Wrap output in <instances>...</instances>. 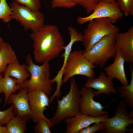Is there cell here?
Wrapping results in <instances>:
<instances>
[{
    "label": "cell",
    "instance_id": "6da1fadb",
    "mask_svg": "<svg viewBox=\"0 0 133 133\" xmlns=\"http://www.w3.org/2000/svg\"><path fill=\"white\" fill-rule=\"evenodd\" d=\"M30 37L33 41L34 57L36 62H49L59 55L65 43L59 29L54 25L47 24L32 32Z\"/></svg>",
    "mask_w": 133,
    "mask_h": 133
},
{
    "label": "cell",
    "instance_id": "7a4b0ae2",
    "mask_svg": "<svg viewBox=\"0 0 133 133\" xmlns=\"http://www.w3.org/2000/svg\"><path fill=\"white\" fill-rule=\"evenodd\" d=\"M70 82L69 92L61 100L57 99L55 113L50 119L54 126L59 124L66 118L74 117L80 113V90L74 76L70 78Z\"/></svg>",
    "mask_w": 133,
    "mask_h": 133
},
{
    "label": "cell",
    "instance_id": "3957f363",
    "mask_svg": "<svg viewBox=\"0 0 133 133\" xmlns=\"http://www.w3.org/2000/svg\"><path fill=\"white\" fill-rule=\"evenodd\" d=\"M26 58V63L31 78L24 82L21 88L26 87L28 92L35 89H39L48 96L50 95L53 88L50 79V66L49 62H45L39 66L34 63L30 54L27 55Z\"/></svg>",
    "mask_w": 133,
    "mask_h": 133
},
{
    "label": "cell",
    "instance_id": "277c9868",
    "mask_svg": "<svg viewBox=\"0 0 133 133\" xmlns=\"http://www.w3.org/2000/svg\"><path fill=\"white\" fill-rule=\"evenodd\" d=\"M119 32V29L116 27L111 34L103 37L89 51H83L84 56L95 66L104 67L109 59L115 56L117 49L115 39Z\"/></svg>",
    "mask_w": 133,
    "mask_h": 133
},
{
    "label": "cell",
    "instance_id": "5b68a950",
    "mask_svg": "<svg viewBox=\"0 0 133 133\" xmlns=\"http://www.w3.org/2000/svg\"><path fill=\"white\" fill-rule=\"evenodd\" d=\"M96 67L84 56L83 51L76 50L71 52L63 71V82L66 83L76 75L85 76L88 78H94L96 74L94 69Z\"/></svg>",
    "mask_w": 133,
    "mask_h": 133
},
{
    "label": "cell",
    "instance_id": "8992f818",
    "mask_svg": "<svg viewBox=\"0 0 133 133\" xmlns=\"http://www.w3.org/2000/svg\"><path fill=\"white\" fill-rule=\"evenodd\" d=\"M11 8L12 14V19L18 22L25 31L35 32L45 25V15L39 11H34L26 6L12 1Z\"/></svg>",
    "mask_w": 133,
    "mask_h": 133
},
{
    "label": "cell",
    "instance_id": "52a82bcc",
    "mask_svg": "<svg viewBox=\"0 0 133 133\" xmlns=\"http://www.w3.org/2000/svg\"><path fill=\"white\" fill-rule=\"evenodd\" d=\"M89 22L84 30L82 41L86 51H89L103 37L111 34L116 28L108 18H96Z\"/></svg>",
    "mask_w": 133,
    "mask_h": 133
},
{
    "label": "cell",
    "instance_id": "ba28073f",
    "mask_svg": "<svg viewBox=\"0 0 133 133\" xmlns=\"http://www.w3.org/2000/svg\"><path fill=\"white\" fill-rule=\"evenodd\" d=\"M126 105L123 100H121L115 111L114 116L102 122L104 129L102 133H133L131 126L133 124V118L128 113Z\"/></svg>",
    "mask_w": 133,
    "mask_h": 133
},
{
    "label": "cell",
    "instance_id": "9c48e42d",
    "mask_svg": "<svg viewBox=\"0 0 133 133\" xmlns=\"http://www.w3.org/2000/svg\"><path fill=\"white\" fill-rule=\"evenodd\" d=\"M93 11L87 17H78L77 20L78 23L82 25L96 18H108L113 23L122 18L123 14L116 1L107 2L99 1Z\"/></svg>",
    "mask_w": 133,
    "mask_h": 133
},
{
    "label": "cell",
    "instance_id": "30bf717a",
    "mask_svg": "<svg viewBox=\"0 0 133 133\" xmlns=\"http://www.w3.org/2000/svg\"><path fill=\"white\" fill-rule=\"evenodd\" d=\"M28 99L31 114V118L33 122L37 123L40 118L45 119L51 127L54 125L50 119L44 115L43 112L49 107L50 99L48 96L39 89H35L28 92Z\"/></svg>",
    "mask_w": 133,
    "mask_h": 133
},
{
    "label": "cell",
    "instance_id": "8fae6325",
    "mask_svg": "<svg viewBox=\"0 0 133 133\" xmlns=\"http://www.w3.org/2000/svg\"><path fill=\"white\" fill-rule=\"evenodd\" d=\"M93 89L85 86L80 90V112L84 114L97 117L108 114V112L103 111L105 108L99 102L95 101L93 98L95 97Z\"/></svg>",
    "mask_w": 133,
    "mask_h": 133
},
{
    "label": "cell",
    "instance_id": "7c38bea8",
    "mask_svg": "<svg viewBox=\"0 0 133 133\" xmlns=\"http://www.w3.org/2000/svg\"><path fill=\"white\" fill-rule=\"evenodd\" d=\"M17 94L12 93L10 95L7 104L13 105V113L27 121L31 118V114L28 99V91L26 87L21 88Z\"/></svg>",
    "mask_w": 133,
    "mask_h": 133
},
{
    "label": "cell",
    "instance_id": "4fadbf2b",
    "mask_svg": "<svg viewBox=\"0 0 133 133\" xmlns=\"http://www.w3.org/2000/svg\"><path fill=\"white\" fill-rule=\"evenodd\" d=\"M108 114L95 117L84 114L79 113L71 118H66L64 120L66 124L65 133H78L82 129L85 128L92 124L99 123L109 118Z\"/></svg>",
    "mask_w": 133,
    "mask_h": 133
},
{
    "label": "cell",
    "instance_id": "5bb4252c",
    "mask_svg": "<svg viewBox=\"0 0 133 133\" xmlns=\"http://www.w3.org/2000/svg\"><path fill=\"white\" fill-rule=\"evenodd\" d=\"M113 79L111 77L106 76L103 72L97 78H88L84 86L96 89L97 91H94L95 97L102 93L109 96L110 93L119 95L114 87Z\"/></svg>",
    "mask_w": 133,
    "mask_h": 133
},
{
    "label": "cell",
    "instance_id": "9a60e30c",
    "mask_svg": "<svg viewBox=\"0 0 133 133\" xmlns=\"http://www.w3.org/2000/svg\"><path fill=\"white\" fill-rule=\"evenodd\" d=\"M116 47L120 51L125 62L133 63V26L127 32L118 33L115 39Z\"/></svg>",
    "mask_w": 133,
    "mask_h": 133
},
{
    "label": "cell",
    "instance_id": "2e32d148",
    "mask_svg": "<svg viewBox=\"0 0 133 133\" xmlns=\"http://www.w3.org/2000/svg\"><path fill=\"white\" fill-rule=\"evenodd\" d=\"M125 61L120 50L117 49L114 61L111 65L104 68L107 76L113 79H118L123 85L129 84L125 73L124 65Z\"/></svg>",
    "mask_w": 133,
    "mask_h": 133
},
{
    "label": "cell",
    "instance_id": "e0dca14e",
    "mask_svg": "<svg viewBox=\"0 0 133 133\" xmlns=\"http://www.w3.org/2000/svg\"><path fill=\"white\" fill-rule=\"evenodd\" d=\"M4 73V75L16 78L18 81V84L21 85L31 76L27 65L24 64L21 65L19 62L8 65Z\"/></svg>",
    "mask_w": 133,
    "mask_h": 133
},
{
    "label": "cell",
    "instance_id": "ac0fdd59",
    "mask_svg": "<svg viewBox=\"0 0 133 133\" xmlns=\"http://www.w3.org/2000/svg\"><path fill=\"white\" fill-rule=\"evenodd\" d=\"M2 74L0 75V94L2 92L4 94V107L11 94L19 90L21 88V85L18 84V81L15 78L6 75L3 77Z\"/></svg>",
    "mask_w": 133,
    "mask_h": 133
},
{
    "label": "cell",
    "instance_id": "d6986e66",
    "mask_svg": "<svg viewBox=\"0 0 133 133\" xmlns=\"http://www.w3.org/2000/svg\"><path fill=\"white\" fill-rule=\"evenodd\" d=\"M18 62L16 54L11 45L4 41L0 52V75L4 72L8 65Z\"/></svg>",
    "mask_w": 133,
    "mask_h": 133
},
{
    "label": "cell",
    "instance_id": "ffe728a7",
    "mask_svg": "<svg viewBox=\"0 0 133 133\" xmlns=\"http://www.w3.org/2000/svg\"><path fill=\"white\" fill-rule=\"evenodd\" d=\"M69 33L70 36V40L69 43L63 47L64 52L61 56L64 58L63 64L61 68L58 73L61 74H63V71L66 64L68 56L71 52L72 48L74 43L77 41H82L83 39V34L79 33L76 28L72 26L68 27Z\"/></svg>",
    "mask_w": 133,
    "mask_h": 133
},
{
    "label": "cell",
    "instance_id": "44dd1931",
    "mask_svg": "<svg viewBox=\"0 0 133 133\" xmlns=\"http://www.w3.org/2000/svg\"><path fill=\"white\" fill-rule=\"evenodd\" d=\"M131 79L130 83L127 86L122 85L117 87V92L122 97L126 105L133 108V64L130 66Z\"/></svg>",
    "mask_w": 133,
    "mask_h": 133
},
{
    "label": "cell",
    "instance_id": "7402d4cb",
    "mask_svg": "<svg viewBox=\"0 0 133 133\" xmlns=\"http://www.w3.org/2000/svg\"><path fill=\"white\" fill-rule=\"evenodd\" d=\"M27 121L16 116L6 124L7 133H24L26 129Z\"/></svg>",
    "mask_w": 133,
    "mask_h": 133
},
{
    "label": "cell",
    "instance_id": "603a6c76",
    "mask_svg": "<svg viewBox=\"0 0 133 133\" xmlns=\"http://www.w3.org/2000/svg\"><path fill=\"white\" fill-rule=\"evenodd\" d=\"M12 14L11 7L6 0H0V19L4 23H7L11 20V16Z\"/></svg>",
    "mask_w": 133,
    "mask_h": 133
},
{
    "label": "cell",
    "instance_id": "cb8c5ba5",
    "mask_svg": "<svg viewBox=\"0 0 133 133\" xmlns=\"http://www.w3.org/2000/svg\"><path fill=\"white\" fill-rule=\"evenodd\" d=\"M117 1L125 17L133 15V0H117Z\"/></svg>",
    "mask_w": 133,
    "mask_h": 133
},
{
    "label": "cell",
    "instance_id": "d4e9b609",
    "mask_svg": "<svg viewBox=\"0 0 133 133\" xmlns=\"http://www.w3.org/2000/svg\"><path fill=\"white\" fill-rule=\"evenodd\" d=\"M74 2L83 7L87 16L93 11L99 1V0H73Z\"/></svg>",
    "mask_w": 133,
    "mask_h": 133
},
{
    "label": "cell",
    "instance_id": "484cf974",
    "mask_svg": "<svg viewBox=\"0 0 133 133\" xmlns=\"http://www.w3.org/2000/svg\"><path fill=\"white\" fill-rule=\"evenodd\" d=\"M23 5L34 11H39L41 6L40 0H11Z\"/></svg>",
    "mask_w": 133,
    "mask_h": 133
},
{
    "label": "cell",
    "instance_id": "4316f807",
    "mask_svg": "<svg viewBox=\"0 0 133 133\" xmlns=\"http://www.w3.org/2000/svg\"><path fill=\"white\" fill-rule=\"evenodd\" d=\"M13 105L12 104L7 109L3 111L0 108V125L3 126L6 124L12 118L14 115L13 113Z\"/></svg>",
    "mask_w": 133,
    "mask_h": 133
},
{
    "label": "cell",
    "instance_id": "83f0119b",
    "mask_svg": "<svg viewBox=\"0 0 133 133\" xmlns=\"http://www.w3.org/2000/svg\"><path fill=\"white\" fill-rule=\"evenodd\" d=\"M34 127V131L36 133H51L50 128L51 127L47 121L42 118L37 121Z\"/></svg>",
    "mask_w": 133,
    "mask_h": 133
},
{
    "label": "cell",
    "instance_id": "f1b7e54d",
    "mask_svg": "<svg viewBox=\"0 0 133 133\" xmlns=\"http://www.w3.org/2000/svg\"><path fill=\"white\" fill-rule=\"evenodd\" d=\"M51 4L53 9L57 7L69 8L77 5L73 0H52Z\"/></svg>",
    "mask_w": 133,
    "mask_h": 133
},
{
    "label": "cell",
    "instance_id": "f546056e",
    "mask_svg": "<svg viewBox=\"0 0 133 133\" xmlns=\"http://www.w3.org/2000/svg\"><path fill=\"white\" fill-rule=\"evenodd\" d=\"M93 123L92 126H89L80 130L78 133H94L98 131L104 129V126L102 122Z\"/></svg>",
    "mask_w": 133,
    "mask_h": 133
},
{
    "label": "cell",
    "instance_id": "4dcf8cb0",
    "mask_svg": "<svg viewBox=\"0 0 133 133\" xmlns=\"http://www.w3.org/2000/svg\"><path fill=\"white\" fill-rule=\"evenodd\" d=\"M0 133H7V130L6 126H3L0 125Z\"/></svg>",
    "mask_w": 133,
    "mask_h": 133
},
{
    "label": "cell",
    "instance_id": "1f68e13d",
    "mask_svg": "<svg viewBox=\"0 0 133 133\" xmlns=\"http://www.w3.org/2000/svg\"><path fill=\"white\" fill-rule=\"evenodd\" d=\"M4 41L2 37L0 36V52L1 51Z\"/></svg>",
    "mask_w": 133,
    "mask_h": 133
},
{
    "label": "cell",
    "instance_id": "d6a6232c",
    "mask_svg": "<svg viewBox=\"0 0 133 133\" xmlns=\"http://www.w3.org/2000/svg\"><path fill=\"white\" fill-rule=\"evenodd\" d=\"M117 0H99V1H103L107 2H111L117 1Z\"/></svg>",
    "mask_w": 133,
    "mask_h": 133
},
{
    "label": "cell",
    "instance_id": "836d02e7",
    "mask_svg": "<svg viewBox=\"0 0 133 133\" xmlns=\"http://www.w3.org/2000/svg\"><path fill=\"white\" fill-rule=\"evenodd\" d=\"M129 116L132 117H133V111L132 110L130 111V113L129 114Z\"/></svg>",
    "mask_w": 133,
    "mask_h": 133
},
{
    "label": "cell",
    "instance_id": "e575fe53",
    "mask_svg": "<svg viewBox=\"0 0 133 133\" xmlns=\"http://www.w3.org/2000/svg\"><path fill=\"white\" fill-rule=\"evenodd\" d=\"M2 100V99H0V102H1Z\"/></svg>",
    "mask_w": 133,
    "mask_h": 133
}]
</instances>
